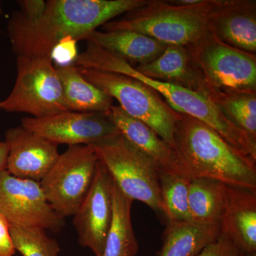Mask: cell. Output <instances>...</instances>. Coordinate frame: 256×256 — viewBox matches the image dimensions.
<instances>
[{"label": "cell", "mask_w": 256, "mask_h": 256, "mask_svg": "<svg viewBox=\"0 0 256 256\" xmlns=\"http://www.w3.org/2000/svg\"><path fill=\"white\" fill-rule=\"evenodd\" d=\"M9 148L5 142L0 141V174L6 170Z\"/></svg>", "instance_id": "cell-29"}, {"label": "cell", "mask_w": 256, "mask_h": 256, "mask_svg": "<svg viewBox=\"0 0 256 256\" xmlns=\"http://www.w3.org/2000/svg\"><path fill=\"white\" fill-rule=\"evenodd\" d=\"M57 69L63 89L64 106L68 111L107 112L114 99L82 77L78 67L72 65Z\"/></svg>", "instance_id": "cell-20"}, {"label": "cell", "mask_w": 256, "mask_h": 256, "mask_svg": "<svg viewBox=\"0 0 256 256\" xmlns=\"http://www.w3.org/2000/svg\"><path fill=\"white\" fill-rule=\"evenodd\" d=\"M0 214L10 225L58 232L65 218L46 200L40 182L0 174Z\"/></svg>", "instance_id": "cell-10"}, {"label": "cell", "mask_w": 256, "mask_h": 256, "mask_svg": "<svg viewBox=\"0 0 256 256\" xmlns=\"http://www.w3.org/2000/svg\"><path fill=\"white\" fill-rule=\"evenodd\" d=\"M77 42L78 40L70 36L62 38L50 52L52 62L58 68L74 65L78 56Z\"/></svg>", "instance_id": "cell-26"}, {"label": "cell", "mask_w": 256, "mask_h": 256, "mask_svg": "<svg viewBox=\"0 0 256 256\" xmlns=\"http://www.w3.org/2000/svg\"><path fill=\"white\" fill-rule=\"evenodd\" d=\"M159 178L163 215L168 222H192L188 198L190 178L161 171Z\"/></svg>", "instance_id": "cell-24"}, {"label": "cell", "mask_w": 256, "mask_h": 256, "mask_svg": "<svg viewBox=\"0 0 256 256\" xmlns=\"http://www.w3.org/2000/svg\"><path fill=\"white\" fill-rule=\"evenodd\" d=\"M82 40L92 42L129 64L136 62L139 65L156 60L168 46L151 37L131 30H96Z\"/></svg>", "instance_id": "cell-18"}, {"label": "cell", "mask_w": 256, "mask_h": 256, "mask_svg": "<svg viewBox=\"0 0 256 256\" xmlns=\"http://www.w3.org/2000/svg\"><path fill=\"white\" fill-rule=\"evenodd\" d=\"M197 256H245L230 238L224 234L210 242Z\"/></svg>", "instance_id": "cell-27"}, {"label": "cell", "mask_w": 256, "mask_h": 256, "mask_svg": "<svg viewBox=\"0 0 256 256\" xmlns=\"http://www.w3.org/2000/svg\"><path fill=\"white\" fill-rule=\"evenodd\" d=\"M4 142L9 148L6 171L18 178L40 182L60 156L58 144L22 126L8 130Z\"/></svg>", "instance_id": "cell-13"}, {"label": "cell", "mask_w": 256, "mask_h": 256, "mask_svg": "<svg viewBox=\"0 0 256 256\" xmlns=\"http://www.w3.org/2000/svg\"><path fill=\"white\" fill-rule=\"evenodd\" d=\"M173 150L182 175L256 191V160L198 119L180 114Z\"/></svg>", "instance_id": "cell-2"}, {"label": "cell", "mask_w": 256, "mask_h": 256, "mask_svg": "<svg viewBox=\"0 0 256 256\" xmlns=\"http://www.w3.org/2000/svg\"><path fill=\"white\" fill-rule=\"evenodd\" d=\"M206 97L234 126L256 142V92H208Z\"/></svg>", "instance_id": "cell-23"}, {"label": "cell", "mask_w": 256, "mask_h": 256, "mask_svg": "<svg viewBox=\"0 0 256 256\" xmlns=\"http://www.w3.org/2000/svg\"><path fill=\"white\" fill-rule=\"evenodd\" d=\"M21 126L58 146H94L120 133L106 112L67 110L41 118H24Z\"/></svg>", "instance_id": "cell-11"}, {"label": "cell", "mask_w": 256, "mask_h": 256, "mask_svg": "<svg viewBox=\"0 0 256 256\" xmlns=\"http://www.w3.org/2000/svg\"><path fill=\"white\" fill-rule=\"evenodd\" d=\"M74 66L122 74L139 80L162 96L176 112L208 124L234 148L256 160V142L234 126L220 108L205 96L176 84L144 76L126 60L90 42H88L86 50L78 54Z\"/></svg>", "instance_id": "cell-3"}, {"label": "cell", "mask_w": 256, "mask_h": 256, "mask_svg": "<svg viewBox=\"0 0 256 256\" xmlns=\"http://www.w3.org/2000/svg\"><path fill=\"white\" fill-rule=\"evenodd\" d=\"M256 256V254H250V255H247V256Z\"/></svg>", "instance_id": "cell-31"}, {"label": "cell", "mask_w": 256, "mask_h": 256, "mask_svg": "<svg viewBox=\"0 0 256 256\" xmlns=\"http://www.w3.org/2000/svg\"><path fill=\"white\" fill-rule=\"evenodd\" d=\"M227 186L210 178H190L188 198L192 222L220 224L226 202Z\"/></svg>", "instance_id": "cell-22"}, {"label": "cell", "mask_w": 256, "mask_h": 256, "mask_svg": "<svg viewBox=\"0 0 256 256\" xmlns=\"http://www.w3.org/2000/svg\"><path fill=\"white\" fill-rule=\"evenodd\" d=\"M112 220L102 256H136L139 244L131 220L133 201L126 196L112 180Z\"/></svg>", "instance_id": "cell-21"}, {"label": "cell", "mask_w": 256, "mask_h": 256, "mask_svg": "<svg viewBox=\"0 0 256 256\" xmlns=\"http://www.w3.org/2000/svg\"><path fill=\"white\" fill-rule=\"evenodd\" d=\"M99 159L92 146H68L40 182L46 200L56 212L74 216L82 206L95 178Z\"/></svg>", "instance_id": "cell-9"}, {"label": "cell", "mask_w": 256, "mask_h": 256, "mask_svg": "<svg viewBox=\"0 0 256 256\" xmlns=\"http://www.w3.org/2000/svg\"><path fill=\"white\" fill-rule=\"evenodd\" d=\"M112 181L126 196L163 214L160 169L156 161L133 146L121 133L90 146Z\"/></svg>", "instance_id": "cell-5"}, {"label": "cell", "mask_w": 256, "mask_h": 256, "mask_svg": "<svg viewBox=\"0 0 256 256\" xmlns=\"http://www.w3.org/2000/svg\"><path fill=\"white\" fill-rule=\"evenodd\" d=\"M134 68L148 78L176 84L206 97V84L188 47L168 46L156 60Z\"/></svg>", "instance_id": "cell-16"}, {"label": "cell", "mask_w": 256, "mask_h": 256, "mask_svg": "<svg viewBox=\"0 0 256 256\" xmlns=\"http://www.w3.org/2000/svg\"><path fill=\"white\" fill-rule=\"evenodd\" d=\"M208 30L218 40L256 54L255 0H218L208 18Z\"/></svg>", "instance_id": "cell-14"}, {"label": "cell", "mask_w": 256, "mask_h": 256, "mask_svg": "<svg viewBox=\"0 0 256 256\" xmlns=\"http://www.w3.org/2000/svg\"><path fill=\"white\" fill-rule=\"evenodd\" d=\"M16 252L10 234V224L0 214V256H14Z\"/></svg>", "instance_id": "cell-28"}, {"label": "cell", "mask_w": 256, "mask_h": 256, "mask_svg": "<svg viewBox=\"0 0 256 256\" xmlns=\"http://www.w3.org/2000/svg\"><path fill=\"white\" fill-rule=\"evenodd\" d=\"M220 232L244 256L256 254V191L227 186Z\"/></svg>", "instance_id": "cell-15"}, {"label": "cell", "mask_w": 256, "mask_h": 256, "mask_svg": "<svg viewBox=\"0 0 256 256\" xmlns=\"http://www.w3.org/2000/svg\"><path fill=\"white\" fill-rule=\"evenodd\" d=\"M16 66L14 86L0 101L1 110L25 112L36 118L67 111L60 76L50 58L18 56Z\"/></svg>", "instance_id": "cell-7"}, {"label": "cell", "mask_w": 256, "mask_h": 256, "mask_svg": "<svg viewBox=\"0 0 256 256\" xmlns=\"http://www.w3.org/2000/svg\"><path fill=\"white\" fill-rule=\"evenodd\" d=\"M106 116L129 142L156 162L160 171L181 174L174 150L149 126L128 116L119 106H112Z\"/></svg>", "instance_id": "cell-17"}, {"label": "cell", "mask_w": 256, "mask_h": 256, "mask_svg": "<svg viewBox=\"0 0 256 256\" xmlns=\"http://www.w3.org/2000/svg\"><path fill=\"white\" fill-rule=\"evenodd\" d=\"M10 234L16 252L23 256H58L60 247L46 230L32 227L10 225Z\"/></svg>", "instance_id": "cell-25"}, {"label": "cell", "mask_w": 256, "mask_h": 256, "mask_svg": "<svg viewBox=\"0 0 256 256\" xmlns=\"http://www.w3.org/2000/svg\"><path fill=\"white\" fill-rule=\"evenodd\" d=\"M148 0H25L8 24L18 56L50 58L54 46L66 36L82 40L101 25L128 13Z\"/></svg>", "instance_id": "cell-1"}, {"label": "cell", "mask_w": 256, "mask_h": 256, "mask_svg": "<svg viewBox=\"0 0 256 256\" xmlns=\"http://www.w3.org/2000/svg\"><path fill=\"white\" fill-rule=\"evenodd\" d=\"M188 48L207 92H256V54L228 46L210 32Z\"/></svg>", "instance_id": "cell-8"}, {"label": "cell", "mask_w": 256, "mask_h": 256, "mask_svg": "<svg viewBox=\"0 0 256 256\" xmlns=\"http://www.w3.org/2000/svg\"><path fill=\"white\" fill-rule=\"evenodd\" d=\"M218 0H200L192 5H175L169 1L148 0L118 21H110L104 30H131L166 46L190 47L207 34L208 18Z\"/></svg>", "instance_id": "cell-4"}, {"label": "cell", "mask_w": 256, "mask_h": 256, "mask_svg": "<svg viewBox=\"0 0 256 256\" xmlns=\"http://www.w3.org/2000/svg\"><path fill=\"white\" fill-rule=\"evenodd\" d=\"M2 14V9L1 3H0V15Z\"/></svg>", "instance_id": "cell-30"}, {"label": "cell", "mask_w": 256, "mask_h": 256, "mask_svg": "<svg viewBox=\"0 0 256 256\" xmlns=\"http://www.w3.org/2000/svg\"><path fill=\"white\" fill-rule=\"evenodd\" d=\"M220 224L168 222L158 256H197L220 235Z\"/></svg>", "instance_id": "cell-19"}, {"label": "cell", "mask_w": 256, "mask_h": 256, "mask_svg": "<svg viewBox=\"0 0 256 256\" xmlns=\"http://www.w3.org/2000/svg\"><path fill=\"white\" fill-rule=\"evenodd\" d=\"M84 78L118 101L131 117L149 126L173 148L180 114L173 110L154 90L127 76L78 67Z\"/></svg>", "instance_id": "cell-6"}, {"label": "cell", "mask_w": 256, "mask_h": 256, "mask_svg": "<svg viewBox=\"0 0 256 256\" xmlns=\"http://www.w3.org/2000/svg\"><path fill=\"white\" fill-rule=\"evenodd\" d=\"M112 178L99 160L95 178L82 206L74 215L79 244L95 256H102L112 220Z\"/></svg>", "instance_id": "cell-12"}]
</instances>
